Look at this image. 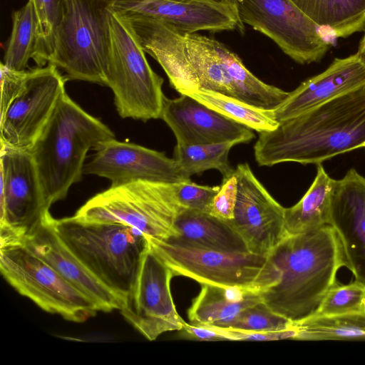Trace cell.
<instances>
[{
    "label": "cell",
    "mask_w": 365,
    "mask_h": 365,
    "mask_svg": "<svg viewBox=\"0 0 365 365\" xmlns=\"http://www.w3.org/2000/svg\"><path fill=\"white\" fill-rule=\"evenodd\" d=\"M123 16L180 94L211 91L264 110L274 109L289 95L259 80L236 53L214 38L178 31L152 19Z\"/></svg>",
    "instance_id": "1"
},
{
    "label": "cell",
    "mask_w": 365,
    "mask_h": 365,
    "mask_svg": "<svg viewBox=\"0 0 365 365\" xmlns=\"http://www.w3.org/2000/svg\"><path fill=\"white\" fill-rule=\"evenodd\" d=\"M259 133L254 153L260 166L285 162L319 165L365 148V86Z\"/></svg>",
    "instance_id": "2"
},
{
    "label": "cell",
    "mask_w": 365,
    "mask_h": 365,
    "mask_svg": "<svg viewBox=\"0 0 365 365\" xmlns=\"http://www.w3.org/2000/svg\"><path fill=\"white\" fill-rule=\"evenodd\" d=\"M268 257L277 282L258 294L272 312L292 323L316 312L337 282L339 269L347 266L343 246L331 225L287 235Z\"/></svg>",
    "instance_id": "3"
},
{
    "label": "cell",
    "mask_w": 365,
    "mask_h": 365,
    "mask_svg": "<svg viewBox=\"0 0 365 365\" xmlns=\"http://www.w3.org/2000/svg\"><path fill=\"white\" fill-rule=\"evenodd\" d=\"M115 138L113 132L85 111L65 91L49 120L29 150L43 195L51 207L81 180L88 150Z\"/></svg>",
    "instance_id": "4"
},
{
    "label": "cell",
    "mask_w": 365,
    "mask_h": 365,
    "mask_svg": "<svg viewBox=\"0 0 365 365\" xmlns=\"http://www.w3.org/2000/svg\"><path fill=\"white\" fill-rule=\"evenodd\" d=\"M54 225L74 255L124 300L147 246L145 235L127 225L85 222L74 216L54 219Z\"/></svg>",
    "instance_id": "5"
},
{
    "label": "cell",
    "mask_w": 365,
    "mask_h": 365,
    "mask_svg": "<svg viewBox=\"0 0 365 365\" xmlns=\"http://www.w3.org/2000/svg\"><path fill=\"white\" fill-rule=\"evenodd\" d=\"M112 1L62 0L49 63L62 69L68 79L106 85Z\"/></svg>",
    "instance_id": "6"
},
{
    "label": "cell",
    "mask_w": 365,
    "mask_h": 365,
    "mask_svg": "<svg viewBox=\"0 0 365 365\" xmlns=\"http://www.w3.org/2000/svg\"><path fill=\"white\" fill-rule=\"evenodd\" d=\"M146 240L175 276L189 277L201 284L238 287L259 293L277 282L268 256L214 250L178 237Z\"/></svg>",
    "instance_id": "7"
},
{
    "label": "cell",
    "mask_w": 365,
    "mask_h": 365,
    "mask_svg": "<svg viewBox=\"0 0 365 365\" xmlns=\"http://www.w3.org/2000/svg\"><path fill=\"white\" fill-rule=\"evenodd\" d=\"M110 46L106 85L114 94L116 110L123 118L146 121L160 118L165 98L163 79L150 66L128 21L110 10Z\"/></svg>",
    "instance_id": "8"
},
{
    "label": "cell",
    "mask_w": 365,
    "mask_h": 365,
    "mask_svg": "<svg viewBox=\"0 0 365 365\" xmlns=\"http://www.w3.org/2000/svg\"><path fill=\"white\" fill-rule=\"evenodd\" d=\"M182 208L172 183L136 181L110 186L88 200L73 216L85 222L127 225L147 239L167 240L178 237L175 221Z\"/></svg>",
    "instance_id": "9"
},
{
    "label": "cell",
    "mask_w": 365,
    "mask_h": 365,
    "mask_svg": "<svg viewBox=\"0 0 365 365\" xmlns=\"http://www.w3.org/2000/svg\"><path fill=\"white\" fill-rule=\"evenodd\" d=\"M0 270L20 294L45 312L83 322L94 317L96 305L23 243L0 246Z\"/></svg>",
    "instance_id": "10"
},
{
    "label": "cell",
    "mask_w": 365,
    "mask_h": 365,
    "mask_svg": "<svg viewBox=\"0 0 365 365\" xmlns=\"http://www.w3.org/2000/svg\"><path fill=\"white\" fill-rule=\"evenodd\" d=\"M0 246L22 243L49 212L29 150L1 144Z\"/></svg>",
    "instance_id": "11"
},
{
    "label": "cell",
    "mask_w": 365,
    "mask_h": 365,
    "mask_svg": "<svg viewBox=\"0 0 365 365\" xmlns=\"http://www.w3.org/2000/svg\"><path fill=\"white\" fill-rule=\"evenodd\" d=\"M243 24L271 38L300 64L319 62L331 44L317 26L291 0H236Z\"/></svg>",
    "instance_id": "12"
},
{
    "label": "cell",
    "mask_w": 365,
    "mask_h": 365,
    "mask_svg": "<svg viewBox=\"0 0 365 365\" xmlns=\"http://www.w3.org/2000/svg\"><path fill=\"white\" fill-rule=\"evenodd\" d=\"M175 277L147 242L130 289L120 309L123 317L147 339L181 331L185 321L176 310L170 291Z\"/></svg>",
    "instance_id": "13"
},
{
    "label": "cell",
    "mask_w": 365,
    "mask_h": 365,
    "mask_svg": "<svg viewBox=\"0 0 365 365\" xmlns=\"http://www.w3.org/2000/svg\"><path fill=\"white\" fill-rule=\"evenodd\" d=\"M68 78L48 63L29 70L20 93L0 118V143L30 150L49 120Z\"/></svg>",
    "instance_id": "14"
},
{
    "label": "cell",
    "mask_w": 365,
    "mask_h": 365,
    "mask_svg": "<svg viewBox=\"0 0 365 365\" xmlns=\"http://www.w3.org/2000/svg\"><path fill=\"white\" fill-rule=\"evenodd\" d=\"M237 181L233 219L226 221L242 237L248 252L268 256L288 235L283 207L254 175L247 163L235 169Z\"/></svg>",
    "instance_id": "15"
},
{
    "label": "cell",
    "mask_w": 365,
    "mask_h": 365,
    "mask_svg": "<svg viewBox=\"0 0 365 365\" xmlns=\"http://www.w3.org/2000/svg\"><path fill=\"white\" fill-rule=\"evenodd\" d=\"M95 150L83 173L107 178L113 187L136 181L174 183L189 180L176 160L163 152L115 138Z\"/></svg>",
    "instance_id": "16"
},
{
    "label": "cell",
    "mask_w": 365,
    "mask_h": 365,
    "mask_svg": "<svg viewBox=\"0 0 365 365\" xmlns=\"http://www.w3.org/2000/svg\"><path fill=\"white\" fill-rule=\"evenodd\" d=\"M110 10L122 16L159 21L184 33L237 30L245 26L237 8L204 0H113Z\"/></svg>",
    "instance_id": "17"
},
{
    "label": "cell",
    "mask_w": 365,
    "mask_h": 365,
    "mask_svg": "<svg viewBox=\"0 0 365 365\" xmlns=\"http://www.w3.org/2000/svg\"><path fill=\"white\" fill-rule=\"evenodd\" d=\"M54 219L48 212L22 243L89 298L99 312L120 309L123 299L96 278L74 255L58 236Z\"/></svg>",
    "instance_id": "18"
},
{
    "label": "cell",
    "mask_w": 365,
    "mask_h": 365,
    "mask_svg": "<svg viewBox=\"0 0 365 365\" xmlns=\"http://www.w3.org/2000/svg\"><path fill=\"white\" fill-rule=\"evenodd\" d=\"M160 118L173 132L178 144L248 143L253 130L230 119L188 95L164 98Z\"/></svg>",
    "instance_id": "19"
},
{
    "label": "cell",
    "mask_w": 365,
    "mask_h": 365,
    "mask_svg": "<svg viewBox=\"0 0 365 365\" xmlns=\"http://www.w3.org/2000/svg\"><path fill=\"white\" fill-rule=\"evenodd\" d=\"M329 225L341 242L346 267L365 284V178L354 168L334 180Z\"/></svg>",
    "instance_id": "20"
},
{
    "label": "cell",
    "mask_w": 365,
    "mask_h": 365,
    "mask_svg": "<svg viewBox=\"0 0 365 365\" xmlns=\"http://www.w3.org/2000/svg\"><path fill=\"white\" fill-rule=\"evenodd\" d=\"M365 86V62L356 53L335 58L328 68L303 81L272 115L278 123Z\"/></svg>",
    "instance_id": "21"
},
{
    "label": "cell",
    "mask_w": 365,
    "mask_h": 365,
    "mask_svg": "<svg viewBox=\"0 0 365 365\" xmlns=\"http://www.w3.org/2000/svg\"><path fill=\"white\" fill-rule=\"evenodd\" d=\"M260 302L262 299L255 292L202 284L187 317L192 324L226 327L243 309Z\"/></svg>",
    "instance_id": "22"
},
{
    "label": "cell",
    "mask_w": 365,
    "mask_h": 365,
    "mask_svg": "<svg viewBox=\"0 0 365 365\" xmlns=\"http://www.w3.org/2000/svg\"><path fill=\"white\" fill-rule=\"evenodd\" d=\"M334 179L317 165L316 177L308 190L294 205L284 209L288 235L309 232L329 225Z\"/></svg>",
    "instance_id": "23"
},
{
    "label": "cell",
    "mask_w": 365,
    "mask_h": 365,
    "mask_svg": "<svg viewBox=\"0 0 365 365\" xmlns=\"http://www.w3.org/2000/svg\"><path fill=\"white\" fill-rule=\"evenodd\" d=\"M175 226L178 237L188 242L225 252H248L242 237L226 221L207 212L182 208Z\"/></svg>",
    "instance_id": "24"
},
{
    "label": "cell",
    "mask_w": 365,
    "mask_h": 365,
    "mask_svg": "<svg viewBox=\"0 0 365 365\" xmlns=\"http://www.w3.org/2000/svg\"><path fill=\"white\" fill-rule=\"evenodd\" d=\"M321 28L336 38H346L365 29V0H291Z\"/></svg>",
    "instance_id": "25"
},
{
    "label": "cell",
    "mask_w": 365,
    "mask_h": 365,
    "mask_svg": "<svg viewBox=\"0 0 365 365\" xmlns=\"http://www.w3.org/2000/svg\"><path fill=\"white\" fill-rule=\"evenodd\" d=\"M293 325L297 340L365 341V311L311 316Z\"/></svg>",
    "instance_id": "26"
},
{
    "label": "cell",
    "mask_w": 365,
    "mask_h": 365,
    "mask_svg": "<svg viewBox=\"0 0 365 365\" xmlns=\"http://www.w3.org/2000/svg\"><path fill=\"white\" fill-rule=\"evenodd\" d=\"M12 30L5 50L4 63L9 68L24 71L36 55L38 19L33 0H29L12 15Z\"/></svg>",
    "instance_id": "27"
},
{
    "label": "cell",
    "mask_w": 365,
    "mask_h": 365,
    "mask_svg": "<svg viewBox=\"0 0 365 365\" xmlns=\"http://www.w3.org/2000/svg\"><path fill=\"white\" fill-rule=\"evenodd\" d=\"M237 144L235 142L198 145L177 143L174 159L188 179L195 174L210 169L217 170L222 178H226L235 173V169L230 165L228 154Z\"/></svg>",
    "instance_id": "28"
},
{
    "label": "cell",
    "mask_w": 365,
    "mask_h": 365,
    "mask_svg": "<svg viewBox=\"0 0 365 365\" xmlns=\"http://www.w3.org/2000/svg\"><path fill=\"white\" fill-rule=\"evenodd\" d=\"M187 95L226 117L259 133L272 130L279 123L273 118L272 110L255 108L219 93L202 89Z\"/></svg>",
    "instance_id": "29"
},
{
    "label": "cell",
    "mask_w": 365,
    "mask_h": 365,
    "mask_svg": "<svg viewBox=\"0 0 365 365\" xmlns=\"http://www.w3.org/2000/svg\"><path fill=\"white\" fill-rule=\"evenodd\" d=\"M38 19L36 55L38 67L47 65L51 58L56 28L62 17V0H33Z\"/></svg>",
    "instance_id": "30"
},
{
    "label": "cell",
    "mask_w": 365,
    "mask_h": 365,
    "mask_svg": "<svg viewBox=\"0 0 365 365\" xmlns=\"http://www.w3.org/2000/svg\"><path fill=\"white\" fill-rule=\"evenodd\" d=\"M365 311V284L354 280L346 284L336 282L327 292L312 316L341 314Z\"/></svg>",
    "instance_id": "31"
},
{
    "label": "cell",
    "mask_w": 365,
    "mask_h": 365,
    "mask_svg": "<svg viewBox=\"0 0 365 365\" xmlns=\"http://www.w3.org/2000/svg\"><path fill=\"white\" fill-rule=\"evenodd\" d=\"M293 323L272 312L263 302L243 309L226 327L235 329L272 332L289 329Z\"/></svg>",
    "instance_id": "32"
},
{
    "label": "cell",
    "mask_w": 365,
    "mask_h": 365,
    "mask_svg": "<svg viewBox=\"0 0 365 365\" xmlns=\"http://www.w3.org/2000/svg\"><path fill=\"white\" fill-rule=\"evenodd\" d=\"M173 193L184 208L209 213L211 203L220 189V185H200L190 179L172 183Z\"/></svg>",
    "instance_id": "33"
},
{
    "label": "cell",
    "mask_w": 365,
    "mask_h": 365,
    "mask_svg": "<svg viewBox=\"0 0 365 365\" xmlns=\"http://www.w3.org/2000/svg\"><path fill=\"white\" fill-rule=\"evenodd\" d=\"M237 191V181L235 173L223 178L220 189L210 207L209 214L224 221L233 219Z\"/></svg>",
    "instance_id": "34"
},
{
    "label": "cell",
    "mask_w": 365,
    "mask_h": 365,
    "mask_svg": "<svg viewBox=\"0 0 365 365\" xmlns=\"http://www.w3.org/2000/svg\"><path fill=\"white\" fill-rule=\"evenodd\" d=\"M1 99L0 118H2L13 101L20 93L26 83L29 70L17 71L0 64Z\"/></svg>",
    "instance_id": "35"
},
{
    "label": "cell",
    "mask_w": 365,
    "mask_h": 365,
    "mask_svg": "<svg viewBox=\"0 0 365 365\" xmlns=\"http://www.w3.org/2000/svg\"><path fill=\"white\" fill-rule=\"evenodd\" d=\"M182 330L190 339L197 341H214L225 340L215 327L195 325L185 322Z\"/></svg>",
    "instance_id": "36"
},
{
    "label": "cell",
    "mask_w": 365,
    "mask_h": 365,
    "mask_svg": "<svg viewBox=\"0 0 365 365\" xmlns=\"http://www.w3.org/2000/svg\"><path fill=\"white\" fill-rule=\"evenodd\" d=\"M359 56L364 60L365 62V29H364V34L362 36L361 41L359 45L358 51L356 52Z\"/></svg>",
    "instance_id": "37"
},
{
    "label": "cell",
    "mask_w": 365,
    "mask_h": 365,
    "mask_svg": "<svg viewBox=\"0 0 365 365\" xmlns=\"http://www.w3.org/2000/svg\"><path fill=\"white\" fill-rule=\"evenodd\" d=\"M204 1H210L216 2V3H219V4H227V5H230L231 6L237 8L236 7V0H204Z\"/></svg>",
    "instance_id": "38"
}]
</instances>
